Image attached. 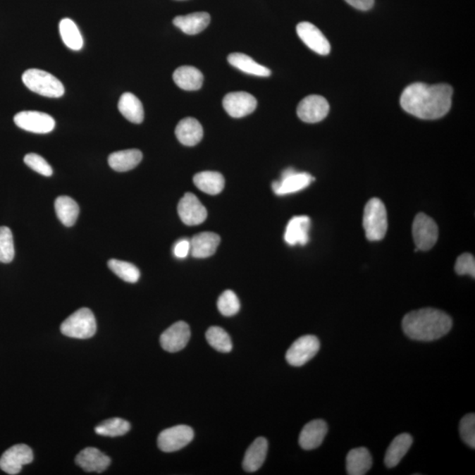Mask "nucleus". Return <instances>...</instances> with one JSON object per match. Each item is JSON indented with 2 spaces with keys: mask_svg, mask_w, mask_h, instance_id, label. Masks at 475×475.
<instances>
[{
  "mask_svg": "<svg viewBox=\"0 0 475 475\" xmlns=\"http://www.w3.org/2000/svg\"><path fill=\"white\" fill-rule=\"evenodd\" d=\"M190 335V326L186 322L178 321L162 333L159 342L166 352H178L189 343Z\"/></svg>",
  "mask_w": 475,
  "mask_h": 475,
  "instance_id": "obj_15",
  "label": "nucleus"
},
{
  "mask_svg": "<svg viewBox=\"0 0 475 475\" xmlns=\"http://www.w3.org/2000/svg\"><path fill=\"white\" fill-rule=\"evenodd\" d=\"M310 228L311 219L307 216L293 217L286 226L285 242L290 246H296V245L304 246L309 242Z\"/></svg>",
  "mask_w": 475,
  "mask_h": 475,
  "instance_id": "obj_18",
  "label": "nucleus"
},
{
  "mask_svg": "<svg viewBox=\"0 0 475 475\" xmlns=\"http://www.w3.org/2000/svg\"><path fill=\"white\" fill-rule=\"evenodd\" d=\"M267 452V439L261 437L255 439L245 455L242 463L244 470L249 473L257 472L264 465Z\"/></svg>",
  "mask_w": 475,
  "mask_h": 475,
  "instance_id": "obj_22",
  "label": "nucleus"
},
{
  "mask_svg": "<svg viewBox=\"0 0 475 475\" xmlns=\"http://www.w3.org/2000/svg\"><path fill=\"white\" fill-rule=\"evenodd\" d=\"M349 5L362 11H368L374 6V0H345Z\"/></svg>",
  "mask_w": 475,
  "mask_h": 475,
  "instance_id": "obj_42",
  "label": "nucleus"
},
{
  "mask_svg": "<svg viewBox=\"0 0 475 475\" xmlns=\"http://www.w3.org/2000/svg\"><path fill=\"white\" fill-rule=\"evenodd\" d=\"M314 180L310 173L287 168L282 173L281 180L272 183V190L278 196H285L306 189Z\"/></svg>",
  "mask_w": 475,
  "mask_h": 475,
  "instance_id": "obj_9",
  "label": "nucleus"
},
{
  "mask_svg": "<svg viewBox=\"0 0 475 475\" xmlns=\"http://www.w3.org/2000/svg\"><path fill=\"white\" fill-rule=\"evenodd\" d=\"M23 81L28 90L42 97L59 98L65 94L61 81L44 70H27L23 73Z\"/></svg>",
  "mask_w": 475,
  "mask_h": 475,
  "instance_id": "obj_4",
  "label": "nucleus"
},
{
  "mask_svg": "<svg viewBox=\"0 0 475 475\" xmlns=\"http://www.w3.org/2000/svg\"><path fill=\"white\" fill-rule=\"evenodd\" d=\"M175 26L187 35H197L204 31L211 23V16L206 12H198L184 16H176L173 20Z\"/></svg>",
  "mask_w": 475,
  "mask_h": 475,
  "instance_id": "obj_23",
  "label": "nucleus"
},
{
  "mask_svg": "<svg viewBox=\"0 0 475 475\" xmlns=\"http://www.w3.org/2000/svg\"><path fill=\"white\" fill-rule=\"evenodd\" d=\"M413 444V438L409 434L403 433L393 439L385 452V464L389 469L396 467L402 462L403 457L409 452Z\"/></svg>",
  "mask_w": 475,
  "mask_h": 475,
  "instance_id": "obj_25",
  "label": "nucleus"
},
{
  "mask_svg": "<svg viewBox=\"0 0 475 475\" xmlns=\"http://www.w3.org/2000/svg\"><path fill=\"white\" fill-rule=\"evenodd\" d=\"M75 462L86 472L102 473L111 465V458L100 450L87 448L77 455Z\"/></svg>",
  "mask_w": 475,
  "mask_h": 475,
  "instance_id": "obj_17",
  "label": "nucleus"
},
{
  "mask_svg": "<svg viewBox=\"0 0 475 475\" xmlns=\"http://www.w3.org/2000/svg\"><path fill=\"white\" fill-rule=\"evenodd\" d=\"M452 327V318L445 311L434 308L410 311L402 320L404 333L420 342L435 341L448 334Z\"/></svg>",
  "mask_w": 475,
  "mask_h": 475,
  "instance_id": "obj_2",
  "label": "nucleus"
},
{
  "mask_svg": "<svg viewBox=\"0 0 475 475\" xmlns=\"http://www.w3.org/2000/svg\"><path fill=\"white\" fill-rule=\"evenodd\" d=\"M121 114L128 121L133 123H141L144 121V112L143 105L136 95L125 93L121 97L118 102Z\"/></svg>",
  "mask_w": 475,
  "mask_h": 475,
  "instance_id": "obj_30",
  "label": "nucleus"
},
{
  "mask_svg": "<svg viewBox=\"0 0 475 475\" xmlns=\"http://www.w3.org/2000/svg\"><path fill=\"white\" fill-rule=\"evenodd\" d=\"M56 216L63 225L73 226L80 214V207L75 201L69 197L61 196L55 201Z\"/></svg>",
  "mask_w": 475,
  "mask_h": 475,
  "instance_id": "obj_31",
  "label": "nucleus"
},
{
  "mask_svg": "<svg viewBox=\"0 0 475 475\" xmlns=\"http://www.w3.org/2000/svg\"><path fill=\"white\" fill-rule=\"evenodd\" d=\"M320 347L321 343L316 336H301L287 350L286 361L292 366H303L311 358L316 356L319 350H320Z\"/></svg>",
  "mask_w": 475,
  "mask_h": 475,
  "instance_id": "obj_7",
  "label": "nucleus"
},
{
  "mask_svg": "<svg viewBox=\"0 0 475 475\" xmlns=\"http://www.w3.org/2000/svg\"><path fill=\"white\" fill-rule=\"evenodd\" d=\"M452 94V87L448 84L414 83L403 91L400 106L416 118L438 119L448 114L451 109Z\"/></svg>",
  "mask_w": 475,
  "mask_h": 475,
  "instance_id": "obj_1",
  "label": "nucleus"
},
{
  "mask_svg": "<svg viewBox=\"0 0 475 475\" xmlns=\"http://www.w3.org/2000/svg\"><path fill=\"white\" fill-rule=\"evenodd\" d=\"M143 154L137 149L113 152L109 157V165L116 172H127L140 164Z\"/></svg>",
  "mask_w": 475,
  "mask_h": 475,
  "instance_id": "obj_26",
  "label": "nucleus"
},
{
  "mask_svg": "<svg viewBox=\"0 0 475 475\" xmlns=\"http://www.w3.org/2000/svg\"><path fill=\"white\" fill-rule=\"evenodd\" d=\"M218 311L226 317H231L239 313L240 303L235 292L231 290L223 292L218 300Z\"/></svg>",
  "mask_w": 475,
  "mask_h": 475,
  "instance_id": "obj_36",
  "label": "nucleus"
},
{
  "mask_svg": "<svg viewBox=\"0 0 475 475\" xmlns=\"http://www.w3.org/2000/svg\"><path fill=\"white\" fill-rule=\"evenodd\" d=\"M455 271L460 276L469 275L475 278V260L474 255L465 253L457 259Z\"/></svg>",
  "mask_w": 475,
  "mask_h": 475,
  "instance_id": "obj_40",
  "label": "nucleus"
},
{
  "mask_svg": "<svg viewBox=\"0 0 475 475\" xmlns=\"http://www.w3.org/2000/svg\"><path fill=\"white\" fill-rule=\"evenodd\" d=\"M178 214L184 224L198 226L207 218V210L192 193H186L178 204Z\"/></svg>",
  "mask_w": 475,
  "mask_h": 475,
  "instance_id": "obj_14",
  "label": "nucleus"
},
{
  "mask_svg": "<svg viewBox=\"0 0 475 475\" xmlns=\"http://www.w3.org/2000/svg\"><path fill=\"white\" fill-rule=\"evenodd\" d=\"M417 250L428 251L434 247L438 239V228L426 214H419L414 218L412 228Z\"/></svg>",
  "mask_w": 475,
  "mask_h": 475,
  "instance_id": "obj_6",
  "label": "nucleus"
},
{
  "mask_svg": "<svg viewBox=\"0 0 475 475\" xmlns=\"http://www.w3.org/2000/svg\"><path fill=\"white\" fill-rule=\"evenodd\" d=\"M194 184L203 192L215 196L224 190L225 178L221 173L204 171L194 176Z\"/></svg>",
  "mask_w": 475,
  "mask_h": 475,
  "instance_id": "obj_28",
  "label": "nucleus"
},
{
  "mask_svg": "<svg viewBox=\"0 0 475 475\" xmlns=\"http://www.w3.org/2000/svg\"><path fill=\"white\" fill-rule=\"evenodd\" d=\"M190 254V240L187 239H182L175 245L173 247V254L176 258L184 259Z\"/></svg>",
  "mask_w": 475,
  "mask_h": 475,
  "instance_id": "obj_41",
  "label": "nucleus"
},
{
  "mask_svg": "<svg viewBox=\"0 0 475 475\" xmlns=\"http://www.w3.org/2000/svg\"><path fill=\"white\" fill-rule=\"evenodd\" d=\"M60 35H61L63 44L73 51H80L83 47V38L79 28L68 18L63 19L59 23Z\"/></svg>",
  "mask_w": 475,
  "mask_h": 475,
  "instance_id": "obj_32",
  "label": "nucleus"
},
{
  "mask_svg": "<svg viewBox=\"0 0 475 475\" xmlns=\"http://www.w3.org/2000/svg\"><path fill=\"white\" fill-rule=\"evenodd\" d=\"M328 433V425L323 420H314L303 428L300 435L299 443L301 448L310 451L316 449L323 442Z\"/></svg>",
  "mask_w": 475,
  "mask_h": 475,
  "instance_id": "obj_19",
  "label": "nucleus"
},
{
  "mask_svg": "<svg viewBox=\"0 0 475 475\" xmlns=\"http://www.w3.org/2000/svg\"><path fill=\"white\" fill-rule=\"evenodd\" d=\"M223 107L230 116L241 118L250 115L257 107V101L253 95L246 92H235L223 99Z\"/></svg>",
  "mask_w": 475,
  "mask_h": 475,
  "instance_id": "obj_13",
  "label": "nucleus"
},
{
  "mask_svg": "<svg viewBox=\"0 0 475 475\" xmlns=\"http://www.w3.org/2000/svg\"><path fill=\"white\" fill-rule=\"evenodd\" d=\"M329 104L321 95H309L300 102L297 114L304 123H315L327 118Z\"/></svg>",
  "mask_w": 475,
  "mask_h": 475,
  "instance_id": "obj_12",
  "label": "nucleus"
},
{
  "mask_svg": "<svg viewBox=\"0 0 475 475\" xmlns=\"http://www.w3.org/2000/svg\"><path fill=\"white\" fill-rule=\"evenodd\" d=\"M206 340L212 348L219 352L228 353L233 350L231 338L228 332L219 327H211L206 332Z\"/></svg>",
  "mask_w": 475,
  "mask_h": 475,
  "instance_id": "obj_35",
  "label": "nucleus"
},
{
  "mask_svg": "<svg viewBox=\"0 0 475 475\" xmlns=\"http://www.w3.org/2000/svg\"><path fill=\"white\" fill-rule=\"evenodd\" d=\"M14 123L20 129L37 134L51 132L56 123L52 116L38 111H23L14 116Z\"/></svg>",
  "mask_w": 475,
  "mask_h": 475,
  "instance_id": "obj_10",
  "label": "nucleus"
},
{
  "mask_svg": "<svg viewBox=\"0 0 475 475\" xmlns=\"http://www.w3.org/2000/svg\"><path fill=\"white\" fill-rule=\"evenodd\" d=\"M14 244L12 231L6 226L0 228V262L9 264L14 258Z\"/></svg>",
  "mask_w": 475,
  "mask_h": 475,
  "instance_id": "obj_37",
  "label": "nucleus"
},
{
  "mask_svg": "<svg viewBox=\"0 0 475 475\" xmlns=\"http://www.w3.org/2000/svg\"><path fill=\"white\" fill-rule=\"evenodd\" d=\"M175 135L180 143L186 147H195L203 140V126L197 119L184 118L177 124Z\"/></svg>",
  "mask_w": 475,
  "mask_h": 475,
  "instance_id": "obj_21",
  "label": "nucleus"
},
{
  "mask_svg": "<svg viewBox=\"0 0 475 475\" xmlns=\"http://www.w3.org/2000/svg\"><path fill=\"white\" fill-rule=\"evenodd\" d=\"M193 438L192 428L187 425H177L161 432L158 438V446L164 452H176L185 448Z\"/></svg>",
  "mask_w": 475,
  "mask_h": 475,
  "instance_id": "obj_8",
  "label": "nucleus"
},
{
  "mask_svg": "<svg viewBox=\"0 0 475 475\" xmlns=\"http://www.w3.org/2000/svg\"><path fill=\"white\" fill-rule=\"evenodd\" d=\"M173 81L180 88L186 91L200 90L204 83V75L193 66H180L173 75Z\"/></svg>",
  "mask_w": 475,
  "mask_h": 475,
  "instance_id": "obj_24",
  "label": "nucleus"
},
{
  "mask_svg": "<svg viewBox=\"0 0 475 475\" xmlns=\"http://www.w3.org/2000/svg\"><path fill=\"white\" fill-rule=\"evenodd\" d=\"M60 331L67 338L88 339L93 338L97 331V320L93 311L80 308L63 322Z\"/></svg>",
  "mask_w": 475,
  "mask_h": 475,
  "instance_id": "obj_5",
  "label": "nucleus"
},
{
  "mask_svg": "<svg viewBox=\"0 0 475 475\" xmlns=\"http://www.w3.org/2000/svg\"><path fill=\"white\" fill-rule=\"evenodd\" d=\"M363 226L369 240L384 239L388 228V214L385 204L378 198H372L365 206Z\"/></svg>",
  "mask_w": 475,
  "mask_h": 475,
  "instance_id": "obj_3",
  "label": "nucleus"
},
{
  "mask_svg": "<svg viewBox=\"0 0 475 475\" xmlns=\"http://www.w3.org/2000/svg\"><path fill=\"white\" fill-rule=\"evenodd\" d=\"M221 237L217 233L204 232L190 240V254L193 257L204 259L211 257L217 251Z\"/></svg>",
  "mask_w": 475,
  "mask_h": 475,
  "instance_id": "obj_20",
  "label": "nucleus"
},
{
  "mask_svg": "<svg viewBox=\"0 0 475 475\" xmlns=\"http://www.w3.org/2000/svg\"><path fill=\"white\" fill-rule=\"evenodd\" d=\"M34 455L30 446L20 444L12 446L0 458V469L14 475L20 472L24 465L33 462Z\"/></svg>",
  "mask_w": 475,
  "mask_h": 475,
  "instance_id": "obj_11",
  "label": "nucleus"
},
{
  "mask_svg": "<svg viewBox=\"0 0 475 475\" xmlns=\"http://www.w3.org/2000/svg\"><path fill=\"white\" fill-rule=\"evenodd\" d=\"M230 65L235 66L241 72L258 77L271 76V70L264 66L259 65L249 56L243 53H232L228 56Z\"/></svg>",
  "mask_w": 475,
  "mask_h": 475,
  "instance_id": "obj_29",
  "label": "nucleus"
},
{
  "mask_svg": "<svg viewBox=\"0 0 475 475\" xmlns=\"http://www.w3.org/2000/svg\"><path fill=\"white\" fill-rule=\"evenodd\" d=\"M130 430V424L129 421L118 417L102 421L94 428L95 433L111 438L125 435Z\"/></svg>",
  "mask_w": 475,
  "mask_h": 475,
  "instance_id": "obj_33",
  "label": "nucleus"
},
{
  "mask_svg": "<svg viewBox=\"0 0 475 475\" xmlns=\"http://www.w3.org/2000/svg\"><path fill=\"white\" fill-rule=\"evenodd\" d=\"M25 164L30 166L34 171L44 176H51L53 170L51 165L42 156L35 154H28L24 158Z\"/></svg>",
  "mask_w": 475,
  "mask_h": 475,
  "instance_id": "obj_39",
  "label": "nucleus"
},
{
  "mask_svg": "<svg viewBox=\"0 0 475 475\" xmlns=\"http://www.w3.org/2000/svg\"><path fill=\"white\" fill-rule=\"evenodd\" d=\"M371 466V455L366 448L353 449L347 455L346 467L350 475L366 474Z\"/></svg>",
  "mask_w": 475,
  "mask_h": 475,
  "instance_id": "obj_27",
  "label": "nucleus"
},
{
  "mask_svg": "<svg viewBox=\"0 0 475 475\" xmlns=\"http://www.w3.org/2000/svg\"><path fill=\"white\" fill-rule=\"evenodd\" d=\"M460 436L463 441L470 446L471 448H475V416L474 414H469L462 418L459 424Z\"/></svg>",
  "mask_w": 475,
  "mask_h": 475,
  "instance_id": "obj_38",
  "label": "nucleus"
},
{
  "mask_svg": "<svg viewBox=\"0 0 475 475\" xmlns=\"http://www.w3.org/2000/svg\"><path fill=\"white\" fill-rule=\"evenodd\" d=\"M108 265L109 268L123 281L134 283L140 280V269L130 262L111 259L109 261Z\"/></svg>",
  "mask_w": 475,
  "mask_h": 475,
  "instance_id": "obj_34",
  "label": "nucleus"
},
{
  "mask_svg": "<svg viewBox=\"0 0 475 475\" xmlns=\"http://www.w3.org/2000/svg\"><path fill=\"white\" fill-rule=\"evenodd\" d=\"M297 34L308 48L318 54L325 56L331 52V44L328 39L314 24L307 21L297 24Z\"/></svg>",
  "mask_w": 475,
  "mask_h": 475,
  "instance_id": "obj_16",
  "label": "nucleus"
}]
</instances>
